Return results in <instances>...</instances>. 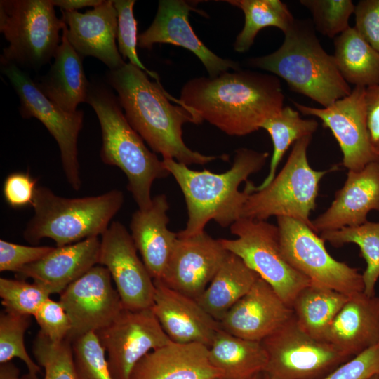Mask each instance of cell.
<instances>
[{
	"label": "cell",
	"mask_w": 379,
	"mask_h": 379,
	"mask_svg": "<svg viewBox=\"0 0 379 379\" xmlns=\"http://www.w3.org/2000/svg\"><path fill=\"white\" fill-rule=\"evenodd\" d=\"M191 11L197 10L185 1H159L152 23L138 36V46L152 49L155 44H170L186 48L199 59L211 79L230 69L239 70V63L219 57L198 38L189 21Z\"/></svg>",
	"instance_id": "18"
},
{
	"label": "cell",
	"mask_w": 379,
	"mask_h": 379,
	"mask_svg": "<svg viewBox=\"0 0 379 379\" xmlns=\"http://www.w3.org/2000/svg\"><path fill=\"white\" fill-rule=\"evenodd\" d=\"M222 378L208 359V347L201 343L171 342L142 357L130 379H213Z\"/></svg>",
	"instance_id": "25"
},
{
	"label": "cell",
	"mask_w": 379,
	"mask_h": 379,
	"mask_svg": "<svg viewBox=\"0 0 379 379\" xmlns=\"http://www.w3.org/2000/svg\"><path fill=\"white\" fill-rule=\"evenodd\" d=\"M312 17L315 30L335 39L350 27L349 19L354 12L351 0H300Z\"/></svg>",
	"instance_id": "37"
},
{
	"label": "cell",
	"mask_w": 379,
	"mask_h": 379,
	"mask_svg": "<svg viewBox=\"0 0 379 379\" xmlns=\"http://www.w3.org/2000/svg\"><path fill=\"white\" fill-rule=\"evenodd\" d=\"M50 295L45 287L36 282L0 278V297L6 312L34 316Z\"/></svg>",
	"instance_id": "38"
},
{
	"label": "cell",
	"mask_w": 379,
	"mask_h": 379,
	"mask_svg": "<svg viewBox=\"0 0 379 379\" xmlns=\"http://www.w3.org/2000/svg\"><path fill=\"white\" fill-rule=\"evenodd\" d=\"M348 84L368 88L379 85V52L350 27L334 39L333 55Z\"/></svg>",
	"instance_id": "30"
},
{
	"label": "cell",
	"mask_w": 379,
	"mask_h": 379,
	"mask_svg": "<svg viewBox=\"0 0 379 379\" xmlns=\"http://www.w3.org/2000/svg\"><path fill=\"white\" fill-rule=\"evenodd\" d=\"M263 378V373H259L249 379H262ZM213 379H223L222 378H213Z\"/></svg>",
	"instance_id": "49"
},
{
	"label": "cell",
	"mask_w": 379,
	"mask_h": 379,
	"mask_svg": "<svg viewBox=\"0 0 379 379\" xmlns=\"http://www.w3.org/2000/svg\"><path fill=\"white\" fill-rule=\"evenodd\" d=\"M379 375V343L340 365L323 379H369Z\"/></svg>",
	"instance_id": "42"
},
{
	"label": "cell",
	"mask_w": 379,
	"mask_h": 379,
	"mask_svg": "<svg viewBox=\"0 0 379 379\" xmlns=\"http://www.w3.org/2000/svg\"><path fill=\"white\" fill-rule=\"evenodd\" d=\"M37 180L29 173L14 172L9 174L3 185V194L12 208L32 206L36 190Z\"/></svg>",
	"instance_id": "44"
},
{
	"label": "cell",
	"mask_w": 379,
	"mask_h": 379,
	"mask_svg": "<svg viewBox=\"0 0 379 379\" xmlns=\"http://www.w3.org/2000/svg\"><path fill=\"white\" fill-rule=\"evenodd\" d=\"M67 25L69 42L82 57L93 56L109 70L126 65L117 47L118 18L113 1L102 3L85 13L61 11Z\"/></svg>",
	"instance_id": "20"
},
{
	"label": "cell",
	"mask_w": 379,
	"mask_h": 379,
	"mask_svg": "<svg viewBox=\"0 0 379 379\" xmlns=\"http://www.w3.org/2000/svg\"><path fill=\"white\" fill-rule=\"evenodd\" d=\"M317 128V121L302 119L297 109L289 106H284L278 113L266 119L260 128L270 134L272 141L273 152L270 169L267 175L259 185L246 182V186L251 193L269 185L274 178L277 167L290 146L303 138L312 137Z\"/></svg>",
	"instance_id": "32"
},
{
	"label": "cell",
	"mask_w": 379,
	"mask_h": 379,
	"mask_svg": "<svg viewBox=\"0 0 379 379\" xmlns=\"http://www.w3.org/2000/svg\"><path fill=\"white\" fill-rule=\"evenodd\" d=\"M348 298L337 291L311 283L299 291L291 308L300 328L312 337L323 340Z\"/></svg>",
	"instance_id": "31"
},
{
	"label": "cell",
	"mask_w": 379,
	"mask_h": 379,
	"mask_svg": "<svg viewBox=\"0 0 379 379\" xmlns=\"http://www.w3.org/2000/svg\"><path fill=\"white\" fill-rule=\"evenodd\" d=\"M225 2L240 8L244 15V25L237 36L234 49L238 53L248 51L258 32L263 28L274 27L286 33L295 19L287 5L280 0H229Z\"/></svg>",
	"instance_id": "33"
},
{
	"label": "cell",
	"mask_w": 379,
	"mask_h": 379,
	"mask_svg": "<svg viewBox=\"0 0 379 379\" xmlns=\"http://www.w3.org/2000/svg\"><path fill=\"white\" fill-rule=\"evenodd\" d=\"M100 250L98 237L55 247L44 258L25 266L16 274L20 279H32L45 287L51 294H60L98 264Z\"/></svg>",
	"instance_id": "23"
},
{
	"label": "cell",
	"mask_w": 379,
	"mask_h": 379,
	"mask_svg": "<svg viewBox=\"0 0 379 379\" xmlns=\"http://www.w3.org/2000/svg\"><path fill=\"white\" fill-rule=\"evenodd\" d=\"M258 277L239 257L228 251L220 269L197 301L220 321L248 293Z\"/></svg>",
	"instance_id": "29"
},
{
	"label": "cell",
	"mask_w": 379,
	"mask_h": 379,
	"mask_svg": "<svg viewBox=\"0 0 379 379\" xmlns=\"http://www.w3.org/2000/svg\"><path fill=\"white\" fill-rule=\"evenodd\" d=\"M54 247L25 246L0 240V271L17 273L26 265L47 255Z\"/></svg>",
	"instance_id": "43"
},
{
	"label": "cell",
	"mask_w": 379,
	"mask_h": 379,
	"mask_svg": "<svg viewBox=\"0 0 379 379\" xmlns=\"http://www.w3.org/2000/svg\"><path fill=\"white\" fill-rule=\"evenodd\" d=\"M33 354L44 368V379H77L72 343L67 339L53 343L39 332L33 344Z\"/></svg>",
	"instance_id": "36"
},
{
	"label": "cell",
	"mask_w": 379,
	"mask_h": 379,
	"mask_svg": "<svg viewBox=\"0 0 379 379\" xmlns=\"http://www.w3.org/2000/svg\"><path fill=\"white\" fill-rule=\"evenodd\" d=\"M312 138L305 137L293 144L280 172L265 187L248 195L241 218L267 220L272 216L287 217L312 228L310 217L316 207L320 181L338 166L324 171L311 167L307 154Z\"/></svg>",
	"instance_id": "7"
},
{
	"label": "cell",
	"mask_w": 379,
	"mask_h": 379,
	"mask_svg": "<svg viewBox=\"0 0 379 379\" xmlns=\"http://www.w3.org/2000/svg\"><path fill=\"white\" fill-rule=\"evenodd\" d=\"M135 3L134 0L113 1L118 18V50L123 58L128 59L131 64L142 69L156 81H159L158 75L154 72L148 70L138 56V25L133 14Z\"/></svg>",
	"instance_id": "40"
},
{
	"label": "cell",
	"mask_w": 379,
	"mask_h": 379,
	"mask_svg": "<svg viewBox=\"0 0 379 379\" xmlns=\"http://www.w3.org/2000/svg\"><path fill=\"white\" fill-rule=\"evenodd\" d=\"M112 280L105 267L95 265L60 293L71 323L70 343L106 327L124 309Z\"/></svg>",
	"instance_id": "14"
},
{
	"label": "cell",
	"mask_w": 379,
	"mask_h": 379,
	"mask_svg": "<svg viewBox=\"0 0 379 379\" xmlns=\"http://www.w3.org/2000/svg\"><path fill=\"white\" fill-rule=\"evenodd\" d=\"M86 102L94 109L100 124L102 162L124 172L138 208H148L152 201V183L170 175L163 161L146 147L127 121L118 98L106 85L91 82Z\"/></svg>",
	"instance_id": "5"
},
{
	"label": "cell",
	"mask_w": 379,
	"mask_h": 379,
	"mask_svg": "<svg viewBox=\"0 0 379 379\" xmlns=\"http://www.w3.org/2000/svg\"><path fill=\"white\" fill-rule=\"evenodd\" d=\"M180 105L225 133L243 136L284 107L279 77L250 70L197 77L182 88Z\"/></svg>",
	"instance_id": "1"
},
{
	"label": "cell",
	"mask_w": 379,
	"mask_h": 379,
	"mask_svg": "<svg viewBox=\"0 0 379 379\" xmlns=\"http://www.w3.org/2000/svg\"><path fill=\"white\" fill-rule=\"evenodd\" d=\"M293 104L298 112L318 117L330 129L342 152L343 165L348 171H360L379 159L368 129L366 88L355 86L350 95L322 108Z\"/></svg>",
	"instance_id": "15"
},
{
	"label": "cell",
	"mask_w": 379,
	"mask_h": 379,
	"mask_svg": "<svg viewBox=\"0 0 379 379\" xmlns=\"http://www.w3.org/2000/svg\"><path fill=\"white\" fill-rule=\"evenodd\" d=\"M367 124L374 153L379 157V85L366 88Z\"/></svg>",
	"instance_id": "46"
},
{
	"label": "cell",
	"mask_w": 379,
	"mask_h": 379,
	"mask_svg": "<svg viewBox=\"0 0 379 379\" xmlns=\"http://www.w3.org/2000/svg\"><path fill=\"white\" fill-rule=\"evenodd\" d=\"M277 221L284 257L311 283L347 296L364 291L362 274L333 258L325 247V241L312 228L287 217H277Z\"/></svg>",
	"instance_id": "11"
},
{
	"label": "cell",
	"mask_w": 379,
	"mask_h": 379,
	"mask_svg": "<svg viewBox=\"0 0 379 379\" xmlns=\"http://www.w3.org/2000/svg\"><path fill=\"white\" fill-rule=\"evenodd\" d=\"M137 251L131 233L119 221L111 222L101 236L98 264L108 270L124 309L129 310L150 308L155 290Z\"/></svg>",
	"instance_id": "16"
},
{
	"label": "cell",
	"mask_w": 379,
	"mask_h": 379,
	"mask_svg": "<svg viewBox=\"0 0 379 379\" xmlns=\"http://www.w3.org/2000/svg\"><path fill=\"white\" fill-rule=\"evenodd\" d=\"M262 379H274V378L263 373V378Z\"/></svg>",
	"instance_id": "50"
},
{
	"label": "cell",
	"mask_w": 379,
	"mask_h": 379,
	"mask_svg": "<svg viewBox=\"0 0 379 379\" xmlns=\"http://www.w3.org/2000/svg\"><path fill=\"white\" fill-rule=\"evenodd\" d=\"M95 334L106 352L113 379H130L142 357L171 342L151 307L124 309L112 323Z\"/></svg>",
	"instance_id": "13"
},
{
	"label": "cell",
	"mask_w": 379,
	"mask_h": 379,
	"mask_svg": "<svg viewBox=\"0 0 379 379\" xmlns=\"http://www.w3.org/2000/svg\"><path fill=\"white\" fill-rule=\"evenodd\" d=\"M168 209L166 196L158 194L148 208L133 213L130 223L135 246L154 280L161 279L178 237V233L168 228Z\"/></svg>",
	"instance_id": "26"
},
{
	"label": "cell",
	"mask_w": 379,
	"mask_h": 379,
	"mask_svg": "<svg viewBox=\"0 0 379 379\" xmlns=\"http://www.w3.org/2000/svg\"><path fill=\"white\" fill-rule=\"evenodd\" d=\"M107 84L117 93L121 107L131 127L152 150L161 154L163 159H173L185 164L204 165L227 154L205 155L189 148L182 139V126L197 124L192 112L182 105H173V98L164 89L160 81H151L142 69L126 63L106 75Z\"/></svg>",
	"instance_id": "2"
},
{
	"label": "cell",
	"mask_w": 379,
	"mask_h": 379,
	"mask_svg": "<svg viewBox=\"0 0 379 379\" xmlns=\"http://www.w3.org/2000/svg\"><path fill=\"white\" fill-rule=\"evenodd\" d=\"M269 153L248 148L236 150L231 168L215 173L208 170L195 171L173 159H163L166 169L179 185L187 206V221L178 237H189L204 231L211 220L220 226H231L241 217L250 191L239 187L248 178L265 165Z\"/></svg>",
	"instance_id": "3"
},
{
	"label": "cell",
	"mask_w": 379,
	"mask_h": 379,
	"mask_svg": "<svg viewBox=\"0 0 379 379\" xmlns=\"http://www.w3.org/2000/svg\"><path fill=\"white\" fill-rule=\"evenodd\" d=\"M123 203L124 194L119 190L96 196L65 198L48 187H39L32 206L34 213L23 237L32 244L49 238L60 247L102 236Z\"/></svg>",
	"instance_id": "6"
},
{
	"label": "cell",
	"mask_w": 379,
	"mask_h": 379,
	"mask_svg": "<svg viewBox=\"0 0 379 379\" xmlns=\"http://www.w3.org/2000/svg\"><path fill=\"white\" fill-rule=\"evenodd\" d=\"M369 379H379V375H375V376H373L371 377V378Z\"/></svg>",
	"instance_id": "51"
},
{
	"label": "cell",
	"mask_w": 379,
	"mask_h": 379,
	"mask_svg": "<svg viewBox=\"0 0 379 379\" xmlns=\"http://www.w3.org/2000/svg\"><path fill=\"white\" fill-rule=\"evenodd\" d=\"M371 211H379V159L360 171H348L330 206L312 220V228L321 233L358 226L368 221Z\"/></svg>",
	"instance_id": "22"
},
{
	"label": "cell",
	"mask_w": 379,
	"mask_h": 379,
	"mask_svg": "<svg viewBox=\"0 0 379 379\" xmlns=\"http://www.w3.org/2000/svg\"><path fill=\"white\" fill-rule=\"evenodd\" d=\"M293 316L292 308L259 277L219 324L220 328L235 336L261 342Z\"/></svg>",
	"instance_id": "19"
},
{
	"label": "cell",
	"mask_w": 379,
	"mask_h": 379,
	"mask_svg": "<svg viewBox=\"0 0 379 379\" xmlns=\"http://www.w3.org/2000/svg\"><path fill=\"white\" fill-rule=\"evenodd\" d=\"M0 379H34L29 373L20 375V370L11 361L1 364Z\"/></svg>",
	"instance_id": "48"
},
{
	"label": "cell",
	"mask_w": 379,
	"mask_h": 379,
	"mask_svg": "<svg viewBox=\"0 0 379 379\" xmlns=\"http://www.w3.org/2000/svg\"><path fill=\"white\" fill-rule=\"evenodd\" d=\"M30 316L4 311L0 314V364L17 357L27 366L28 373L38 378L41 366L34 362L26 350L24 336L30 324Z\"/></svg>",
	"instance_id": "35"
},
{
	"label": "cell",
	"mask_w": 379,
	"mask_h": 379,
	"mask_svg": "<svg viewBox=\"0 0 379 379\" xmlns=\"http://www.w3.org/2000/svg\"><path fill=\"white\" fill-rule=\"evenodd\" d=\"M208 359L223 379H249L263 373L267 363L262 342L244 339L222 328L208 347Z\"/></svg>",
	"instance_id": "28"
},
{
	"label": "cell",
	"mask_w": 379,
	"mask_h": 379,
	"mask_svg": "<svg viewBox=\"0 0 379 379\" xmlns=\"http://www.w3.org/2000/svg\"><path fill=\"white\" fill-rule=\"evenodd\" d=\"M228 251L220 239L203 231L177 237L161 280L168 287L197 300L206 290Z\"/></svg>",
	"instance_id": "17"
},
{
	"label": "cell",
	"mask_w": 379,
	"mask_h": 379,
	"mask_svg": "<svg viewBox=\"0 0 379 379\" xmlns=\"http://www.w3.org/2000/svg\"><path fill=\"white\" fill-rule=\"evenodd\" d=\"M284 34L277 50L248 59V65L283 79L292 91L324 107L350 94V84L340 74L333 55L321 45L312 20L295 19Z\"/></svg>",
	"instance_id": "4"
},
{
	"label": "cell",
	"mask_w": 379,
	"mask_h": 379,
	"mask_svg": "<svg viewBox=\"0 0 379 379\" xmlns=\"http://www.w3.org/2000/svg\"><path fill=\"white\" fill-rule=\"evenodd\" d=\"M53 6H56L64 11H77L84 7H95L101 4L103 0H51Z\"/></svg>",
	"instance_id": "47"
},
{
	"label": "cell",
	"mask_w": 379,
	"mask_h": 379,
	"mask_svg": "<svg viewBox=\"0 0 379 379\" xmlns=\"http://www.w3.org/2000/svg\"><path fill=\"white\" fill-rule=\"evenodd\" d=\"M230 228L237 238L219 239L222 246L239 257L291 307L299 291L311 281L284 257L277 225L266 220L240 218Z\"/></svg>",
	"instance_id": "9"
},
{
	"label": "cell",
	"mask_w": 379,
	"mask_h": 379,
	"mask_svg": "<svg viewBox=\"0 0 379 379\" xmlns=\"http://www.w3.org/2000/svg\"><path fill=\"white\" fill-rule=\"evenodd\" d=\"M357 32L379 52V0H361L355 5Z\"/></svg>",
	"instance_id": "45"
},
{
	"label": "cell",
	"mask_w": 379,
	"mask_h": 379,
	"mask_svg": "<svg viewBox=\"0 0 379 379\" xmlns=\"http://www.w3.org/2000/svg\"><path fill=\"white\" fill-rule=\"evenodd\" d=\"M65 25L51 0H1L0 32L9 44L1 65L39 69L54 58Z\"/></svg>",
	"instance_id": "8"
},
{
	"label": "cell",
	"mask_w": 379,
	"mask_h": 379,
	"mask_svg": "<svg viewBox=\"0 0 379 379\" xmlns=\"http://www.w3.org/2000/svg\"><path fill=\"white\" fill-rule=\"evenodd\" d=\"M67 25L48 72L36 85L43 94L65 112L74 113L86 102L90 84L85 75L83 58L67 39Z\"/></svg>",
	"instance_id": "27"
},
{
	"label": "cell",
	"mask_w": 379,
	"mask_h": 379,
	"mask_svg": "<svg viewBox=\"0 0 379 379\" xmlns=\"http://www.w3.org/2000/svg\"><path fill=\"white\" fill-rule=\"evenodd\" d=\"M320 234L325 241L334 247L350 243L359 246L360 256L366 263L362 274L364 293L370 296L375 295V285L379 279V222L367 221L358 226L325 231Z\"/></svg>",
	"instance_id": "34"
},
{
	"label": "cell",
	"mask_w": 379,
	"mask_h": 379,
	"mask_svg": "<svg viewBox=\"0 0 379 379\" xmlns=\"http://www.w3.org/2000/svg\"><path fill=\"white\" fill-rule=\"evenodd\" d=\"M20 100L19 112L25 119L34 117L46 128L58 143L65 178L74 190L81 186L77 140L83 126L84 112L64 111L46 98L25 71L15 65H1Z\"/></svg>",
	"instance_id": "12"
},
{
	"label": "cell",
	"mask_w": 379,
	"mask_h": 379,
	"mask_svg": "<svg viewBox=\"0 0 379 379\" xmlns=\"http://www.w3.org/2000/svg\"><path fill=\"white\" fill-rule=\"evenodd\" d=\"M323 340L354 357L379 343V296L363 292L349 296Z\"/></svg>",
	"instance_id": "24"
},
{
	"label": "cell",
	"mask_w": 379,
	"mask_h": 379,
	"mask_svg": "<svg viewBox=\"0 0 379 379\" xmlns=\"http://www.w3.org/2000/svg\"><path fill=\"white\" fill-rule=\"evenodd\" d=\"M71 343L77 379H113L106 352L95 333H87Z\"/></svg>",
	"instance_id": "39"
},
{
	"label": "cell",
	"mask_w": 379,
	"mask_h": 379,
	"mask_svg": "<svg viewBox=\"0 0 379 379\" xmlns=\"http://www.w3.org/2000/svg\"><path fill=\"white\" fill-rule=\"evenodd\" d=\"M261 342L267 355L263 373L274 379H323L353 357L312 337L294 315Z\"/></svg>",
	"instance_id": "10"
},
{
	"label": "cell",
	"mask_w": 379,
	"mask_h": 379,
	"mask_svg": "<svg viewBox=\"0 0 379 379\" xmlns=\"http://www.w3.org/2000/svg\"><path fill=\"white\" fill-rule=\"evenodd\" d=\"M40 327L39 332L53 343L67 339L70 331L69 318L61 303L46 299L34 315Z\"/></svg>",
	"instance_id": "41"
},
{
	"label": "cell",
	"mask_w": 379,
	"mask_h": 379,
	"mask_svg": "<svg viewBox=\"0 0 379 379\" xmlns=\"http://www.w3.org/2000/svg\"><path fill=\"white\" fill-rule=\"evenodd\" d=\"M152 312L172 342L201 343L208 347L220 328L219 321L197 301L154 280Z\"/></svg>",
	"instance_id": "21"
}]
</instances>
